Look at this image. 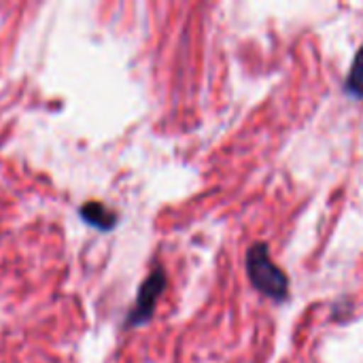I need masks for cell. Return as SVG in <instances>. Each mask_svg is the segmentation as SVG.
I'll return each instance as SVG.
<instances>
[{"mask_svg":"<svg viewBox=\"0 0 363 363\" xmlns=\"http://www.w3.org/2000/svg\"><path fill=\"white\" fill-rule=\"evenodd\" d=\"M247 272L253 287L274 302H283L289 296L287 274L272 262L268 245L257 242L247 253Z\"/></svg>","mask_w":363,"mask_h":363,"instance_id":"6da1fadb","label":"cell"},{"mask_svg":"<svg viewBox=\"0 0 363 363\" xmlns=\"http://www.w3.org/2000/svg\"><path fill=\"white\" fill-rule=\"evenodd\" d=\"M166 289V272L162 268L153 270L145 283L140 285L138 289V296H136V302H134V308L130 311V315L125 317V328H138V325H145L153 313H155V304L160 300V296L164 294Z\"/></svg>","mask_w":363,"mask_h":363,"instance_id":"7a4b0ae2","label":"cell"},{"mask_svg":"<svg viewBox=\"0 0 363 363\" xmlns=\"http://www.w3.org/2000/svg\"><path fill=\"white\" fill-rule=\"evenodd\" d=\"M345 89L353 96V98H363V45L359 47L351 70L345 79Z\"/></svg>","mask_w":363,"mask_h":363,"instance_id":"277c9868","label":"cell"},{"mask_svg":"<svg viewBox=\"0 0 363 363\" xmlns=\"http://www.w3.org/2000/svg\"><path fill=\"white\" fill-rule=\"evenodd\" d=\"M79 213H81V219L87 225L96 228V230L108 232V230H113L117 225V215L111 208H106L104 204H100V202H89Z\"/></svg>","mask_w":363,"mask_h":363,"instance_id":"3957f363","label":"cell"}]
</instances>
